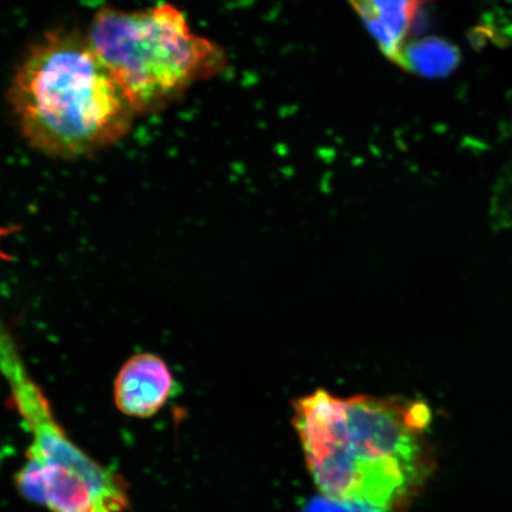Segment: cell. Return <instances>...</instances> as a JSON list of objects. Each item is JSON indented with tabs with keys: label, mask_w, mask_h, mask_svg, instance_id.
I'll use <instances>...</instances> for the list:
<instances>
[{
	"label": "cell",
	"mask_w": 512,
	"mask_h": 512,
	"mask_svg": "<svg viewBox=\"0 0 512 512\" xmlns=\"http://www.w3.org/2000/svg\"><path fill=\"white\" fill-rule=\"evenodd\" d=\"M293 412L305 462L326 497L399 512L435 470L424 401L317 390L294 402Z\"/></svg>",
	"instance_id": "cell-1"
},
{
	"label": "cell",
	"mask_w": 512,
	"mask_h": 512,
	"mask_svg": "<svg viewBox=\"0 0 512 512\" xmlns=\"http://www.w3.org/2000/svg\"><path fill=\"white\" fill-rule=\"evenodd\" d=\"M19 130L49 157L93 155L123 139L137 117L87 36L54 30L25 55L9 88Z\"/></svg>",
	"instance_id": "cell-2"
},
{
	"label": "cell",
	"mask_w": 512,
	"mask_h": 512,
	"mask_svg": "<svg viewBox=\"0 0 512 512\" xmlns=\"http://www.w3.org/2000/svg\"><path fill=\"white\" fill-rule=\"evenodd\" d=\"M86 36L137 115L163 110L226 67L223 50L197 36L168 3L138 11L102 8Z\"/></svg>",
	"instance_id": "cell-3"
},
{
	"label": "cell",
	"mask_w": 512,
	"mask_h": 512,
	"mask_svg": "<svg viewBox=\"0 0 512 512\" xmlns=\"http://www.w3.org/2000/svg\"><path fill=\"white\" fill-rule=\"evenodd\" d=\"M0 374L31 435L15 475L18 494L49 512H127L130 485L121 473L96 462L55 418L46 394L32 379L16 339L0 322Z\"/></svg>",
	"instance_id": "cell-4"
},
{
	"label": "cell",
	"mask_w": 512,
	"mask_h": 512,
	"mask_svg": "<svg viewBox=\"0 0 512 512\" xmlns=\"http://www.w3.org/2000/svg\"><path fill=\"white\" fill-rule=\"evenodd\" d=\"M174 387V375L163 358L150 352L134 355L115 377V407L128 418H152L169 402Z\"/></svg>",
	"instance_id": "cell-5"
},
{
	"label": "cell",
	"mask_w": 512,
	"mask_h": 512,
	"mask_svg": "<svg viewBox=\"0 0 512 512\" xmlns=\"http://www.w3.org/2000/svg\"><path fill=\"white\" fill-rule=\"evenodd\" d=\"M382 54L398 64L419 11L433 0H348Z\"/></svg>",
	"instance_id": "cell-6"
},
{
	"label": "cell",
	"mask_w": 512,
	"mask_h": 512,
	"mask_svg": "<svg viewBox=\"0 0 512 512\" xmlns=\"http://www.w3.org/2000/svg\"><path fill=\"white\" fill-rule=\"evenodd\" d=\"M462 54L453 43L439 37L407 43L398 66L425 78H445L459 66Z\"/></svg>",
	"instance_id": "cell-7"
},
{
	"label": "cell",
	"mask_w": 512,
	"mask_h": 512,
	"mask_svg": "<svg viewBox=\"0 0 512 512\" xmlns=\"http://www.w3.org/2000/svg\"><path fill=\"white\" fill-rule=\"evenodd\" d=\"M304 512H383L370 505L339 501L326 496H316L305 504Z\"/></svg>",
	"instance_id": "cell-8"
}]
</instances>
